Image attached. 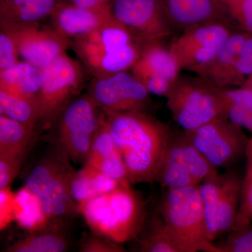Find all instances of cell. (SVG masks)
<instances>
[{"instance_id":"6da1fadb","label":"cell","mask_w":252,"mask_h":252,"mask_svg":"<svg viewBox=\"0 0 252 252\" xmlns=\"http://www.w3.org/2000/svg\"><path fill=\"white\" fill-rule=\"evenodd\" d=\"M103 113L131 185L155 182L172 137L170 127L147 112Z\"/></svg>"},{"instance_id":"7a4b0ae2","label":"cell","mask_w":252,"mask_h":252,"mask_svg":"<svg viewBox=\"0 0 252 252\" xmlns=\"http://www.w3.org/2000/svg\"><path fill=\"white\" fill-rule=\"evenodd\" d=\"M130 184L78 204L91 232L124 245L140 233L148 217L147 203Z\"/></svg>"},{"instance_id":"3957f363","label":"cell","mask_w":252,"mask_h":252,"mask_svg":"<svg viewBox=\"0 0 252 252\" xmlns=\"http://www.w3.org/2000/svg\"><path fill=\"white\" fill-rule=\"evenodd\" d=\"M47 150L32 162L23 177V187L40 200L50 219H70L79 215L69 190L76 170L67 154L50 143Z\"/></svg>"},{"instance_id":"277c9868","label":"cell","mask_w":252,"mask_h":252,"mask_svg":"<svg viewBox=\"0 0 252 252\" xmlns=\"http://www.w3.org/2000/svg\"><path fill=\"white\" fill-rule=\"evenodd\" d=\"M158 211L182 252H212L199 185L165 190Z\"/></svg>"},{"instance_id":"5b68a950","label":"cell","mask_w":252,"mask_h":252,"mask_svg":"<svg viewBox=\"0 0 252 252\" xmlns=\"http://www.w3.org/2000/svg\"><path fill=\"white\" fill-rule=\"evenodd\" d=\"M167 108L182 130H195L225 117L220 88L203 77L180 76L166 96Z\"/></svg>"},{"instance_id":"8992f818","label":"cell","mask_w":252,"mask_h":252,"mask_svg":"<svg viewBox=\"0 0 252 252\" xmlns=\"http://www.w3.org/2000/svg\"><path fill=\"white\" fill-rule=\"evenodd\" d=\"M243 177L233 168L199 185L210 243L234 228L240 207Z\"/></svg>"},{"instance_id":"52a82bcc","label":"cell","mask_w":252,"mask_h":252,"mask_svg":"<svg viewBox=\"0 0 252 252\" xmlns=\"http://www.w3.org/2000/svg\"><path fill=\"white\" fill-rule=\"evenodd\" d=\"M89 96L69 102L60 115L57 130L50 143L62 149L71 161L85 163L102 113Z\"/></svg>"},{"instance_id":"ba28073f","label":"cell","mask_w":252,"mask_h":252,"mask_svg":"<svg viewBox=\"0 0 252 252\" xmlns=\"http://www.w3.org/2000/svg\"><path fill=\"white\" fill-rule=\"evenodd\" d=\"M183 131L217 169H232L246 157L250 138L243 127L226 117L219 118L195 130Z\"/></svg>"},{"instance_id":"9c48e42d","label":"cell","mask_w":252,"mask_h":252,"mask_svg":"<svg viewBox=\"0 0 252 252\" xmlns=\"http://www.w3.org/2000/svg\"><path fill=\"white\" fill-rule=\"evenodd\" d=\"M233 32L228 23L216 21L189 28L169 47L181 71L200 75Z\"/></svg>"},{"instance_id":"30bf717a","label":"cell","mask_w":252,"mask_h":252,"mask_svg":"<svg viewBox=\"0 0 252 252\" xmlns=\"http://www.w3.org/2000/svg\"><path fill=\"white\" fill-rule=\"evenodd\" d=\"M42 69V85L37 96L39 121L45 125L57 120L69 103L81 79L80 67L63 54Z\"/></svg>"},{"instance_id":"8fae6325","label":"cell","mask_w":252,"mask_h":252,"mask_svg":"<svg viewBox=\"0 0 252 252\" xmlns=\"http://www.w3.org/2000/svg\"><path fill=\"white\" fill-rule=\"evenodd\" d=\"M150 94L134 76L121 72L97 81L89 97L103 112L148 113Z\"/></svg>"},{"instance_id":"7c38bea8","label":"cell","mask_w":252,"mask_h":252,"mask_svg":"<svg viewBox=\"0 0 252 252\" xmlns=\"http://www.w3.org/2000/svg\"><path fill=\"white\" fill-rule=\"evenodd\" d=\"M112 13L116 21L144 40L157 41L171 34L162 0H114Z\"/></svg>"},{"instance_id":"4fadbf2b","label":"cell","mask_w":252,"mask_h":252,"mask_svg":"<svg viewBox=\"0 0 252 252\" xmlns=\"http://www.w3.org/2000/svg\"><path fill=\"white\" fill-rule=\"evenodd\" d=\"M133 76L151 94L166 97L180 76L181 69L170 49L152 41L134 64Z\"/></svg>"},{"instance_id":"5bb4252c","label":"cell","mask_w":252,"mask_h":252,"mask_svg":"<svg viewBox=\"0 0 252 252\" xmlns=\"http://www.w3.org/2000/svg\"><path fill=\"white\" fill-rule=\"evenodd\" d=\"M162 2L172 26L184 31L204 23L231 21L221 0H162Z\"/></svg>"},{"instance_id":"9a60e30c","label":"cell","mask_w":252,"mask_h":252,"mask_svg":"<svg viewBox=\"0 0 252 252\" xmlns=\"http://www.w3.org/2000/svg\"><path fill=\"white\" fill-rule=\"evenodd\" d=\"M18 54L25 62L43 69L63 54L64 44L57 34L31 28H18L9 32Z\"/></svg>"},{"instance_id":"2e32d148","label":"cell","mask_w":252,"mask_h":252,"mask_svg":"<svg viewBox=\"0 0 252 252\" xmlns=\"http://www.w3.org/2000/svg\"><path fill=\"white\" fill-rule=\"evenodd\" d=\"M84 165L94 167L121 184H130L125 162L102 113L89 156Z\"/></svg>"},{"instance_id":"e0dca14e","label":"cell","mask_w":252,"mask_h":252,"mask_svg":"<svg viewBox=\"0 0 252 252\" xmlns=\"http://www.w3.org/2000/svg\"><path fill=\"white\" fill-rule=\"evenodd\" d=\"M68 219H52L46 226L31 232L8 247L6 252H64L71 245Z\"/></svg>"},{"instance_id":"ac0fdd59","label":"cell","mask_w":252,"mask_h":252,"mask_svg":"<svg viewBox=\"0 0 252 252\" xmlns=\"http://www.w3.org/2000/svg\"><path fill=\"white\" fill-rule=\"evenodd\" d=\"M60 30L69 36L82 35L95 31L102 23L114 18L112 6L88 9L72 4H57L54 11Z\"/></svg>"},{"instance_id":"d6986e66","label":"cell","mask_w":252,"mask_h":252,"mask_svg":"<svg viewBox=\"0 0 252 252\" xmlns=\"http://www.w3.org/2000/svg\"><path fill=\"white\" fill-rule=\"evenodd\" d=\"M154 182L158 183L165 190L198 185L186 165L178 132H172L161 167Z\"/></svg>"},{"instance_id":"ffe728a7","label":"cell","mask_w":252,"mask_h":252,"mask_svg":"<svg viewBox=\"0 0 252 252\" xmlns=\"http://www.w3.org/2000/svg\"><path fill=\"white\" fill-rule=\"evenodd\" d=\"M42 85V69L27 62L1 71V90L37 102Z\"/></svg>"},{"instance_id":"44dd1931","label":"cell","mask_w":252,"mask_h":252,"mask_svg":"<svg viewBox=\"0 0 252 252\" xmlns=\"http://www.w3.org/2000/svg\"><path fill=\"white\" fill-rule=\"evenodd\" d=\"M248 34L243 31L233 32L199 76L217 87L224 88L227 77Z\"/></svg>"},{"instance_id":"7402d4cb","label":"cell","mask_w":252,"mask_h":252,"mask_svg":"<svg viewBox=\"0 0 252 252\" xmlns=\"http://www.w3.org/2000/svg\"><path fill=\"white\" fill-rule=\"evenodd\" d=\"M123 184L112 180L89 165L75 170L71 177L69 190L76 203L79 204L114 190Z\"/></svg>"},{"instance_id":"603a6c76","label":"cell","mask_w":252,"mask_h":252,"mask_svg":"<svg viewBox=\"0 0 252 252\" xmlns=\"http://www.w3.org/2000/svg\"><path fill=\"white\" fill-rule=\"evenodd\" d=\"M133 240L136 252H182L158 211L148 215L143 228Z\"/></svg>"},{"instance_id":"cb8c5ba5","label":"cell","mask_w":252,"mask_h":252,"mask_svg":"<svg viewBox=\"0 0 252 252\" xmlns=\"http://www.w3.org/2000/svg\"><path fill=\"white\" fill-rule=\"evenodd\" d=\"M1 16L10 23H35L54 12L57 0H2Z\"/></svg>"},{"instance_id":"d4e9b609","label":"cell","mask_w":252,"mask_h":252,"mask_svg":"<svg viewBox=\"0 0 252 252\" xmlns=\"http://www.w3.org/2000/svg\"><path fill=\"white\" fill-rule=\"evenodd\" d=\"M39 199L23 187L14 196V221L29 233L46 226L50 221Z\"/></svg>"},{"instance_id":"484cf974","label":"cell","mask_w":252,"mask_h":252,"mask_svg":"<svg viewBox=\"0 0 252 252\" xmlns=\"http://www.w3.org/2000/svg\"><path fill=\"white\" fill-rule=\"evenodd\" d=\"M225 117L252 133V91L240 86L220 88Z\"/></svg>"},{"instance_id":"4316f807","label":"cell","mask_w":252,"mask_h":252,"mask_svg":"<svg viewBox=\"0 0 252 252\" xmlns=\"http://www.w3.org/2000/svg\"><path fill=\"white\" fill-rule=\"evenodd\" d=\"M34 129L0 115V155L26 157Z\"/></svg>"},{"instance_id":"83f0119b","label":"cell","mask_w":252,"mask_h":252,"mask_svg":"<svg viewBox=\"0 0 252 252\" xmlns=\"http://www.w3.org/2000/svg\"><path fill=\"white\" fill-rule=\"evenodd\" d=\"M0 114L34 129L39 121L37 102L0 90Z\"/></svg>"},{"instance_id":"f1b7e54d","label":"cell","mask_w":252,"mask_h":252,"mask_svg":"<svg viewBox=\"0 0 252 252\" xmlns=\"http://www.w3.org/2000/svg\"><path fill=\"white\" fill-rule=\"evenodd\" d=\"M178 135L186 165L197 185H200L205 181L216 177L220 173L219 169L214 166L193 145L183 130L178 132Z\"/></svg>"},{"instance_id":"f546056e","label":"cell","mask_w":252,"mask_h":252,"mask_svg":"<svg viewBox=\"0 0 252 252\" xmlns=\"http://www.w3.org/2000/svg\"><path fill=\"white\" fill-rule=\"evenodd\" d=\"M252 74V34H249L227 77L224 88L240 87Z\"/></svg>"},{"instance_id":"4dcf8cb0","label":"cell","mask_w":252,"mask_h":252,"mask_svg":"<svg viewBox=\"0 0 252 252\" xmlns=\"http://www.w3.org/2000/svg\"><path fill=\"white\" fill-rule=\"evenodd\" d=\"M141 52L133 42L121 49L105 53L102 56L101 67L106 72L115 74L124 72L126 69L133 67L138 61Z\"/></svg>"},{"instance_id":"1f68e13d","label":"cell","mask_w":252,"mask_h":252,"mask_svg":"<svg viewBox=\"0 0 252 252\" xmlns=\"http://www.w3.org/2000/svg\"><path fill=\"white\" fill-rule=\"evenodd\" d=\"M213 243L212 252H252V223L232 230Z\"/></svg>"},{"instance_id":"d6a6232c","label":"cell","mask_w":252,"mask_h":252,"mask_svg":"<svg viewBox=\"0 0 252 252\" xmlns=\"http://www.w3.org/2000/svg\"><path fill=\"white\" fill-rule=\"evenodd\" d=\"M246 160V169L242 181L240 207L233 229L252 223V161Z\"/></svg>"},{"instance_id":"836d02e7","label":"cell","mask_w":252,"mask_h":252,"mask_svg":"<svg viewBox=\"0 0 252 252\" xmlns=\"http://www.w3.org/2000/svg\"><path fill=\"white\" fill-rule=\"evenodd\" d=\"M104 53L121 49L132 43L130 32L119 22L102 30L99 33Z\"/></svg>"},{"instance_id":"e575fe53","label":"cell","mask_w":252,"mask_h":252,"mask_svg":"<svg viewBox=\"0 0 252 252\" xmlns=\"http://www.w3.org/2000/svg\"><path fill=\"white\" fill-rule=\"evenodd\" d=\"M231 21L242 31L252 34V0H221Z\"/></svg>"},{"instance_id":"d590c367","label":"cell","mask_w":252,"mask_h":252,"mask_svg":"<svg viewBox=\"0 0 252 252\" xmlns=\"http://www.w3.org/2000/svg\"><path fill=\"white\" fill-rule=\"evenodd\" d=\"M81 252H126L124 245L115 243L108 238L91 233L81 240L79 244Z\"/></svg>"},{"instance_id":"8d00e7d4","label":"cell","mask_w":252,"mask_h":252,"mask_svg":"<svg viewBox=\"0 0 252 252\" xmlns=\"http://www.w3.org/2000/svg\"><path fill=\"white\" fill-rule=\"evenodd\" d=\"M24 157L0 155V190L11 187L21 170Z\"/></svg>"},{"instance_id":"74e56055","label":"cell","mask_w":252,"mask_h":252,"mask_svg":"<svg viewBox=\"0 0 252 252\" xmlns=\"http://www.w3.org/2000/svg\"><path fill=\"white\" fill-rule=\"evenodd\" d=\"M18 51L14 39L9 33L0 34V69L13 67L18 63Z\"/></svg>"},{"instance_id":"f35d334b","label":"cell","mask_w":252,"mask_h":252,"mask_svg":"<svg viewBox=\"0 0 252 252\" xmlns=\"http://www.w3.org/2000/svg\"><path fill=\"white\" fill-rule=\"evenodd\" d=\"M15 193L11 189L0 190V226L4 229L11 222L14 220Z\"/></svg>"},{"instance_id":"ab89813d","label":"cell","mask_w":252,"mask_h":252,"mask_svg":"<svg viewBox=\"0 0 252 252\" xmlns=\"http://www.w3.org/2000/svg\"><path fill=\"white\" fill-rule=\"evenodd\" d=\"M114 0H69L70 4L88 9H99L109 6ZM112 6V5H110Z\"/></svg>"},{"instance_id":"60d3db41","label":"cell","mask_w":252,"mask_h":252,"mask_svg":"<svg viewBox=\"0 0 252 252\" xmlns=\"http://www.w3.org/2000/svg\"><path fill=\"white\" fill-rule=\"evenodd\" d=\"M245 158L247 160H252V137L249 139L248 149H247L246 157Z\"/></svg>"},{"instance_id":"b9f144b4","label":"cell","mask_w":252,"mask_h":252,"mask_svg":"<svg viewBox=\"0 0 252 252\" xmlns=\"http://www.w3.org/2000/svg\"><path fill=\"white\" fill-rule=\"evenodd\" d=\"M242 86L246 88V89H250V90L252 91V74L248 78V80L245 81V84Z\"/></svg>"},{"instance_id":"7bdbcfd3","label":"cell","mask_w":252,"mask_h":252,"mask_svg":"<svg viewBox=\"0 0 252 252\" xmlns=\"http://www.w3.org/2000/svg\"><path fill=\"white\" fill-rule=\"evenodd\" d=\"M0 1H2V0H0Z\"/></svg>"}]
</instances>
